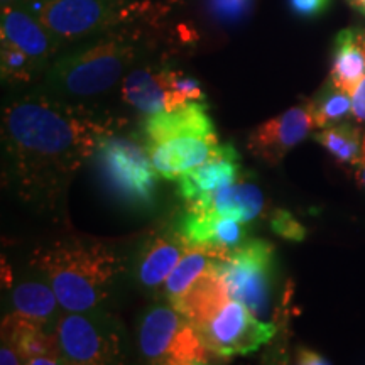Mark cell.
Wrapping results in <instances>:
<instances>
[{"mask_svg":"<svg viewBox=\"0 0 365 365\" xmlns=\"http://www.w3.org/2000/svg\"><path fill=\"white\" fill-rule=\"evenodd\" d=\"M352 117L360 124H365V76L352 95Z\"/></svg>","mask_w":365,"mask_h":365,"instance_id":"31","label":"cell"},{"mask_svg":"<svg viewBox=\"0 0 365 365\" xmlns=\"http://www.w3.org/2000/svg\"><path fill=\"white\" fill-rule=\"evenodd\" d=\"M296 362L298 364H304V365H323V364H330L328 360L319 355L318 352H314L312 349H307V346H299L296 350Z\"/></svg>","mask_w":365,"mask_h":365,"instance_id":"32","label":"cell"},{"mask_svg":"<svg viewBox=\"0 0 365 365\" xmlns=\"http://www.w3.org/2000/svg\"><path fill=\"white\" fill-rule=\"evenodd\" d=\"M331 0H289V9L303 19H314L330 7Z\"/></svg>","mask_w":365,"mask_h":365,"instance_id":"30","label":"cell"},{"mask_svg":"<svg viewBox=\"0 0 365 365\" xmlns=\"http://www.w3.org/2000/svg\"><path fill=\"white\" fill-rule=\"evenodd\" d=\"M313 139L323 145L340 164L354 168L359 164L364 135L357 125L336 122L333 125L323 127L313 135Z\"/></svg>","mask_w":365,"mask_h":365,"instance_id":"23","label":"cell"},{"mask_svg":"<svg viewBox=\"0 0 365 365\" xmlns=\"http://www.w3.org/2000/svg\"><path fill=\"white\" fill-rule=\"evenodd\" d=\"M135 36L103 33L98 39L63 54L48 70V85L68 97H95L110 90L137 56Z\"/></svg>","mask_w":365,"mask_h":365,"instance_id":"3","label":"cell"},{"mask_svg":"<svg viewBox=\"0 0 365 365\" xmlns=\"http://www.w3.org/2000/svg\"><path fill=\"white\" fill-rule=\"evenodd\" d=\"M212 134H215V129H213V122L208 115L207 103L203 102H188L175 110L153 113V115L145 117L143 122L145 148L182 135Z\"/></svg>","mask_w":365,"mask_h":365,"instance_id":"14","label":"cell"},{"mask_svg":"<svg viewBox=\"0 0 365 365\" xmlns=\"http://www.w3.org/2000/svg\"><path fill=\"white\" fill-rule=\"evenodd\" d=\"M186 244L180 235L153 237L144 245L137 261V279L140 284L154 289L166 282L173 269L185 254Z\"/></svg>","mask_w":365,"mask_h":365,"instance_id":"20","label":"cell"},{"mask_svg":"<svg viewBox=\"0 0 365 365\" xmlns=\"http://www.w3.org/2000/svg\"><path fill=\"white\" fill-rule=\"evenodd\" d=\"M122 98L145 115H153L163 110H175L180 107L168 88L164 70H150V68H140L124 76Z\"/></svg>","mask_w":365,"mask_h":365,"instance_id":"18","label":"cell"},{"mask_svg":"<svg viewBox=\"0 0 365 365\" xmlns=\"http://www.w3.org/2000/svg\"><path fill=\"white\" fill-rule=\"evenodd\" d=\"M107 122L46 95H22L4 107L2 140L9 182L22 200L56 208L68 182L93 158Z\"/></svg>","mask_w":365,"mask_h":365,"instance_id":"1","label":"cell"},{"mask_svg":"<svg viewBox=\"0 0 365 365\" xmlns=\"http://www.w3.org/2000/svg\"><path fill=\"white\" fill-rule=\"evenodd\" d=\"M254 0H205L210 16L223 24H235L249 16Z\"/></svg>","mask_w":365,"mask_h":365,"instance_id":"28","label":"cell"},{"mask_svg":"<svg viewBox=\"0 0 365 365\" xmlns=\"http://www.w3.org/2000/svg\"><path fill=\"white\" fill-rule=\"evenodd\" d=\"M198 333L210 354L217 357H234L255 352L276 335L277 327L257 319L239 301L228 299Z\"/></svg>","mask_w":365,"mask_h":365,"instance_id":"8","label":"cell"},{"mask_svg":"<svg viewBox=\"0 0 365 365\" xmlns=\"http://www.w3.org/2000/svg\"><path fill=\"white\" fill-rule=\"evenodd\" d=\"M93 159L105 188L117 200L132 208L153 207L159 175L148 148L127 137L108 134Z\"/></svg>","mask_w":365,"mask_h":365,"instance_id":"5","label":"cell"},{"mask_svg":"<svg viewBox=\"0 0 365 365\" xmlns=\"http://www.w3.org/2000/svg\"><path fill=\"white\" fill-rule=\"evenodd\" d=\"M178 235L186 245L202 247L217 259H222L244 244L247 228L245 223L230 217L207 212H188L182 217Z\"/></svg>","mask_w":365,"mask_h":365,"instance_id":"11","label":"cell"},{"mask_svg":"<svg viewBox=\"0 0 365 365\" xmlns=\"http://www.w3.org/2000/svg\"><path fill=\"white\" fill-rule=\"evenodd\" d=\"M215 255L202 247L186 245L185 254L181 255L180 262L173 269L166 282H164V294L168 296L170 303L181 298L188 291V287L198 279L207 269L212 267Z\"/></svg>","mask_w":365,"mask_h":365,"instance_id":"24","label":"cell"},{"mask_svg":"<svg viewBox=\"0 0 365 365\" xmlns=\"http://www.w3.org/2000/svg\"><path fill=\"white\" fill-rule=\"evenodd\" d=\"M2 41H9L22 49L33 61L44 68L56 54L61 43L49 33L24 6L2 7Z\"/></svg>","mask_w":365,"mask_h":365,"instance_id":"12","label":"cell"},{"mask_svg":"<svg viewBox=\"0 0 365 365\" xmlns=\"http://www.w3.org/2000/svg\"><path fill=\"white\" fill-rule=\"evenodd\" d=\"M0 364L17 365V364H24V360H22L21 354L17 352L14 346L7 345V344H2V346H0Z\"/></svg>","mask_w":365,"mask_h":365,"instance_id":"33","label":"cell"},{"mask_svg":"<svg viewBox=\"0 0 365 365\" xmlns=\"http://www.w3.org/2000/svg\"><path fill=\"white\" fill-rule=\"evenodd\" d=\"M31 264L48 276L65 312H93L107 299L120 259L93 240L65 239L41 245Z\"/></svg>","mask_w":365,"mask_h":365,"instance_id":"2","label":"cell"},{"mask_svg":"<svg viewBox=\"0 0 365 365\" xmlns=\"http://www.w3.org/2000/svg\"><path fill=\"white\" fill-rule=\"evenodd\" d=\"M188 323L173 307H153L139 327V349L150 364H168L178 333Z\"/></svg>","mask_w":365,"mask_h":365,"instance_id":"16","label":"cell"},{"mask_svg":"<svg viewBox=\"0 0 365 365\" xmlns=\"http://www.w3.org/2000/svg\"><path fill=\"white\" fill-rule=\"evenodd\" d=\"M355 176H357L359 185L365 188V135H364V143H362V153H360V159L359 164L355 166Z\"/></svg>","mask_w":365,"mask_h":365,"instance_id":"34","label":"cell"},{"mask_svg":"<svg viewBox=\"0 0 365 365\" xmlns=\"http://www.w3.org/2000/svg\"><path fill=\"white\" fill-rule=\"evenodd\" d=\"M22 6L61 44L108 33L129 14V0H24Z\"/></svg>","mask_w":365,"mask_h":365,"instance_id":"6","label":"cell"},{"mask_svg":"<svg viewBox=\"0 0 365 365\" xmlns=\"http://www.w3.org/2000/svg\"><path fill=\"white\" fill-rule=\"evenodd\" d=\"M14 312L27 317L54 331L58 322V307H61L51 284L39 281H26L12 291Z\"/></svg>","mask_w":365,"mask_h":365,"instance_id":"22","label":"cell"},{"mask_svg":"<svg viewBox=\"0 0 365 365\" xmlns=\"http://www.w3.org/2000/svg\"><path fill=\"white\" fill-rule=\"evenodd\" d=\"M365 76V29H341L333 43L330 80L354 95Z\"/></svg>","mask_w":365,"mask_h":365,"instance_id":"19","label":"cell"},{"mask_svg":"<svg viewBox=\"0 0 365 365\" xmlns=\"http://www.w3.org/2000/svg\"><path fill=\"white\" fill-rule=\"evenodd\" d=\"M54 335L66 364H108L120 354L115 325L93 312L59 314Z\"/></svg>","mask_w":365,"mask_h":365,"instance_id":"7","label":"cell"},{"mask_svg":"<svg viewBox=\"0 0 365 365\" xmlns=\"http://www.w3.org/2000/svg\"><path fill=\"white\" fill-rule=\"evenodd\" d=\"M148 150L159 178L170 181H176L185 173L202 164L239 159L234 145H222L217 134L176 137L161 144L149 145Z\"/></svg>","mask_w":365,"mask_h":365,"instance_id":"9","label":"cell"},{"mask_svg":"<svg viewBox=\"0 0 365 365\" xmlns=\"http://www.w3.org/2000/svg\"><path fill=\"white\" fill-rule=\"evenodd\" d=\"M307 105L317 129H323L341 122L352 113V95L328 80V83Z\"/></svg>","mask_w":365,"mask_h":365,"instance_id":"25","label":"cell"},{"mask_svg":"<svg viewBox=\"0 0 365 365\" xmlns=\"http://www.w3.org/2000/svg\"><path fill=\"white\" fill-rule=\"evenodd\" d=\"M239 159H225V161H213L195 168L176 180L178 195L186 203L203 198L222 186L230 185L239 176Z\"/></svg>","mask_w":365,"mask_h":365,"instance_id":"21","label":"cell"},{"mask_svg":"<svg viewBox=\"0 0 365 365\" xmlns=\"http://www.w3.org/2000/svg\"><path fill=\"white\" fill-rule=\"evenodd\" d=\"M230 299L247 307L255 317H267L276 291V252L271 242L245 240L222 259H213Z\"/></svg>","mask_w":365,"mask_h":365,"instance_id":"4","label":"cell"},{"mask_svg":"<svg viewBox=\"0 0 365 365\" xmlns=\"http://www.w3.org/2000/svg\"><path fill=\"white\" fill-rule=\"evenodd\" d=\"M350 6H352L354 9H357L359 12H362L365 16V0H349Z\"/></svg>","mask_w":365,"mask_h":365,"instance_id":"35","label":"cell"},{"mask_svg":"<svg viewBox=\"0 0 365 365\" xmlns=\"http://www.w3.org/2000/svg\"><path fill=\"white\" fill-rule=\"evenodd\" d=\"M228 299L230 296L227 287L212 264V267L207 269L181 298L173 301L171 307L188 319L196 330H202Z\"/></svg>","mask_w":365,"mask_h":365,"instance_id":"17","label":"cell"},{"mask_svg":"<svg viewBox=\"0 0 365 365\" xmlns=\"http://www.w3.org/2000/svg\"><path fill=\"white\" fill-rule=\"evenodd\" d=\"M2 344L14 346L24 364H66L54 331L16 312L4 318Z\"/></svg>","mask_w":365,"mask_h":365,"instance_id":"13","label":"cell"},{"mask_svg":"<svg viewBox=\"0 0 365 365\" xmlns=\"http://www.w3.org/2000/svg\"><path fill=\"white\" fill-rule=\"evenodd\" d=\"M0 66H2L4 80L16 81V83H27V81L34 78L36 73L43 70L22 49L14 46L12 43H9V41H2Z\"/></svg>","mask_w":365,"mask_h":365,"instance_id":"26","label":"cell"},{"mask_svg":"<svg viewBox=\"0 0 365 365\" xmlns=\"http://www.w3.org/2000/svg\"><path fill=\"white\" fill-rule=\"evenodd\" d=\"M271 227L277 235H281L286 240L301 242L307 237V228L296 220L287 210H276L271 217Z\"/></svg>","mask_w":365,"mask_h":365,"instance_id":"29","label":"cell"},{"mask_svg":"<svg viewBox=\"0 0 365 365\" xmlns=\"http://www.w3.org/2000/svg\"><path fill=\"white\" fill-rule=\"evenodd\" d=\"M164 78H166L168 88H170L180 107L188 102H203L205 100V93L200 81L185 75V73L164 70Z\"/></svg>","mask_w":365,"mask_h":365,"instance_id":"27","label":"cell"},{"mask_svg":"<svg viewBox=\"0 0 365 365\" xmlns=\"http://www.w3.org/2000/svg\"><path fill=\"white\" fill-rule=\"evenodd\" d=\"M313 129H317V125L308 105H299L255 127L249 135V150L254 158L276 166L291 149L303 143Z\"/></svg>","mask_w":365,"mask_h":365,"instance_id":"10","label":"cell"},{"mask_svg":"<svg viewBox=\"0 0 365 365\" xmlns=\"http://www.w3.org/2000/svg\"><path fill=\"white\" fill-rule=\"evenodd\" d=\"M186 207L188 212L217 213L222 217L235 218L242 223H249L261 215L264 195L254 182H230L203 198L186 203Z\"/></svg>","mask_w":365,"mask_h":365,"instance_id":"15","label":"cell"}]
</instances>
